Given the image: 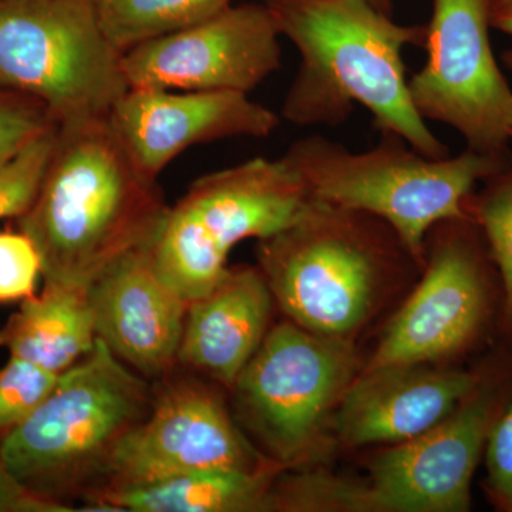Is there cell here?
Returning a JSON list of instances; mask_svg holds the SVG:
<instances>
[{
    "instance_id": "21",
    "label": "cell",
    "mask_w": 512,
    "mask_h": 512,
    "mask_svg": "<svg viewBox=\"0 0 512 512\" xmlns=\"http://www.w3.org/2000/svg\"><path fill=\"white\" fill-rule=\"evenodd\" d=\"M483 190L471 194L467 215L485 239L491 259L503 276L508 318L512 322V161L485 178Z\"/></svg>"
},
{
    "instance_id": "4",
    "label": "cell",
    "mask_w": 512,
    "mask_h": 512,
    "mask_svg": "<svg viewBox=\"0 0 512 512\" xmlns=\"http://www.w3.org/2000/svg\"><path fill=\"white\" fill-rule=\"evenodd\" d=\"M379 134V143L360 153L312 134L293 141L282 160L301 177L313 200L387 222L423 266L431 228L468 217L467 201L476 185L512 157L484 156L466 148L456 157L437 160L392 131Z\"/></svg>"
},
{
    "instance_id": "8",
    "label": "cell",
    "mask_w": 512,
    "mask_h": 512,
    "mask_svg": "<svg viewBox=\"0 0 512 512\" xmlns=\"http://www.w3.org/2000/svg\"><path fill=\"white\" fill-rule=\"evenodd\" d=\"M357 366L350 340L316 335L293 322L268 330L232 389L275 464L285 470L318 454Z\"/></svg>"
},
{
    "instance_id": "1",
    "label": "cell",
    "mask_w": 512,
    "mask_h": 512,
    "mask_svg": "<svg viewBox=\"0 0 512 512\" xmlns=\"http://www.w3.org/2000/svg\"><path fill=\"white\" fill-rule=\"evenodd\" d=\"M279 35L301 55L281 117L298 127H339L366 107L379 133L392 131L423 156L450 148L414 109L403 53L423 47L426 25H400L369 0H262Z\"/></svg>"
},
{
    "instance_id": "28",
    "label": "cell",
    "mask_w": 512,
    "mask_h": 512,
    "mask_svg": "<svg viewBox=\"0 0 512 512\" xmlns=\"http://www.w3.org/2000/svg\"><path fill=\"white\" fill-rule=\"evenodd\" d=\"M491 28L512 36V0H487Z\"/></svg>"
},
{
    "instance_id": "12",
    "label": "cell",
    "mask_w": 512,
    "mask_h": 512,
    "mask_svg": "<svg viewBox=\"0 0 512 512\" xmlns=\"http://www.w3.org/2000/svg\"><path fill=\"white\" fill-rule=\"evenodd\" d=\"M279 37L264 2L231 5L124 53V74L130 89L249 94L281 69Z\"/></svg>"
},
{
    "instance_id": "6",
    "label": "cell",
    "mask_w": 512,
    "mask_h": 512,
    "mask_svg": "<svg viewBox=\"0 0 512 512\" xmlns=\"http://www.w3.org/2000/svg\"><path fill=\"white\" fill-rule=\"evenodd\" d=\"M312 202L282 157H256L202 175L168 208L150 245L154 268L185 302L197 301L227 274L235 245L291 227Z\"/></svg>"
},
{
    "instance_id": "30",
    "label": "cell",
    "mask_w": 512,
    "mask_h": 512,
    "mask_svg": "<svg viewBox=\"0 0 512 512\" xmlns=\"http://www.w3.org/2000/svg\"><path fill=\"white\" fill-rule=\"evenodd\" d=\"M503 62L508 69L512 70V50H507L503 55Z\"/></svg>"
},
{
    "instance_id": "11",
    "label": "cell",
    "mask_w": 512,
    "mask_h": 512,
    "mask_svg": "<svg viewBox=\"0 0 512 512\" xmlns=\"http://www.w3.org/2000/svg\"><path fill=\"white\" fill-rule=\"evenodd\" d=\"M497 396L478 384L446 420L380 451L365 484L349 483V512H464L490 431Z\"/></svg>"
},
{
    "instance_id": "23",
    "label": "cell",
    "mask_w": 512,
    "mask_h": 512,
    "mask_svg": "<svg viewBox=\"0 0 512 512\" xmlns=\"http://www.w3.org/2000/svg\"><path fill=\"white\" fill-rule=\"evenodd\" d=\"M57 373L10 356L0 369V433L15 429L35 412L59 382Z\"/></svg>"
},
{
    "instance_id": "24",
    "label": "cell",
    "mask_w": 512,
    "mask_h": 512,
    "mask_svg": "<svg viewBox=\"0 0 512 512\" xmlns=\"http://www.w3.org/2000/svg\"><path fill=\"white\" fill-rule=\"evenodd\" d=\"M56 120L42 103L18 90L0 89V167L36 137L55 126Z\"/></svg>"
},
{
    "instance_id": "10",
    "label": "cell",
    "mask_w": 512,
    "mask_h": 512,
    "mask_svg": "<svg viewBox=\"0 0 512 512\" xmlns=\"http://www.w3.org/2000/svg\"><path fill=\"white\" fill-rule=\"evenodd\" d=\"M488 255L470 217L431 228L423 279L390 320L365 369L434 363L466 349L487 315Z\"/></svg>"
},
{
    "instance_id": "31",
    "label": "cell",
    "mask_w": 512,
    "mask_h": 512,
    "mask_svg": "<svg viewBox=\"0 0 512 512\" xmlns=\"http://www.w3.org/2000/svg\"><path fill=\"white\" fill-rule=\"evenodd\" d=\"M511 144H512V130H511V136H510Z\"/></svg>"
},
{
    "instance_id": "25",
    "label": "cell",
    "mask_w": 512,
    "mask_h": 512,
    "mask_svg": "<svg viewBox=\"0 0 512 512\" xmlns=\"http://www.w3.org/2000/svg\"><path fill=\"white\" fill-rule=\"evenodd\" d=\"M40 274L42 261L32 239L22 231L0 232V302L35 295Z\"/></svg>"
},
{
    "instance_id": "20",
    "label": "cell",
    "mask_w": 512,
    "mask_h": 512,
    "mask_svg": "<svg viewBox=\"0 0 512 512\" xmlns=\"http://www.w3.org/2000/svg\"><path fill=\"white\" fill-rule=\"evenodd\" d=\"M234 0H97L101 28L124 55L136 47L200 25Z\"/></svg>"
},
{
    "instance_id": "27",
    "label": "cell",
    "mask_w": 512,
    "mask_h": 512,
    "mask_svg": "<svg viewBox=\"0 0 512 512\" xmlns=\"http://www.w3.org/2000/svg\"><path fill=\"white\" fill-rule=\"evenodd\" d=\"M59 501L40 497L20 484L6 467L0 451V512H72Z\"/></svg>"
},
{
    "instance_id": "5",
    "label": "cell",
    "mask_w": 512,
    "mask_h": 512,
    "mask_svg": "<svg viewBox=\"0 0 512 512\" xmlns=\"http://www.w3.org/2000/svg\"><path fill=\"white\" fill-rule=\"evenodd\" d=\"M404 256L412 255L387 222L313 200L291 227L259 241L258 268L293 323L350 340Z\"/></svg>"
},
{
    "instance_id": "3",
    "label": "cell",
    "mask_w": 512,
    "mask_h": 512,
    "mask_svg": "<svg viewBox=\"0 0 512 512\" xmlns=\"http://www.w3.org/2000/svg\"><path fill=\"white\" fill-rule=\"evenodd\" d=\"M154 394L100 338L59 376L53 392L0 441L12 476L40 497H86L109 480L121 441L140 426Z\"/></svg>"
},
{
    "instance_id": "18",
    "label": "cell",
    "mask_w": 512,
    "mask_h": 512,
    "mask_svg": "<svg viewBox=\"0 0 512 512\" xmlns=\"http://www.w3.org/2000/svg\"><path fill=\"white\" fill-rule=\"evenodd\" d=\"M282 470L278 464L254 471L211 468L148 483L104 485L84 497V511H276L274 485Z\"/></svg>"
},
{
    "instance_id": "15",
    "label": "cell",
    "mask_w": 512,
    "mask_h": 512,
    "mask_svg": "<svg viewBox=\"0 0 512 512\" xmlns=\"http://www.w3.org/2000/svg\"><path fill=\"white\" fill-rule=\"evenodd\" d=\"M97 338L144 376L178 363L188 305L154 268L150 247L121 256L87 289Z\"/></svg>"
},
{
    "instance_id": "19",
    "label": "cell",
    "mask_w": 512,
    "mask_h": 512,
    "mask_svg": "<svg viewBox=\"0 0 512 512\" xmlns=\"http://www.w3.org/2000/svg\"><path fill=\"white\" fill-rule=\"evenodd\" d=\"M87 289L45 282L43 292L26 298L0 330V345L10 356L62 375L96 343Z\"/></svg>"
},
{
    "instance_id": "9",
    "label": "cell",
    "mask_w": 512,
    "mask_h": 512,
    "mask_svg": "<svg viewBox=\"0 0 512 512\" xmlns=\"http://www.w3.org/2000/svg\"><path fill=\"white\" fill-rule=\"evenodd\" d=\"M491 30L487 0H433L426 63L409 79V93L421 119L453 128L468 150L510 158L512 89Z\"/></svg>"
},
{
    "instance_id": "13",
    "label": "cell",
    "mask_w": 512,
    "mask_h": 512,
    "mask_svg": "<svg viewBox=\"0 0 512 512\" xmlns=\"http://www.w3.org/2000/svg\"><path fill=\"white\" fill-rule=\"evenodd\" d=\"M271 464L242 436L210 386L177 379L154 396L146 420L121 441L104 485L148 483L211 468L254 471Z\"/></svg>"
},
{
    "instance_id": "2",
    "label": "cell",
    "mask_w": 512,
    "mask_h": 512,
    "mask_svg": "<svg viewBox=\"0 0 512 512\" xmlns=\"http://www.w3.org/2000/svg\"><path fill=\"white\" fill-rule=\"evenodd\" d=\"M168 205L107 119L59 124L35 202L19 218L49 284L90 285L128 252L150 247Z\"/></svg>"
},
{
    "instance_id": "14",
    "label": "cell",
    "mask_w": 512,
    "mask_h": 512,
    "mask_svg": "<svg viewBox=\"0 0 512 512\" xmlns=\"http://www.w3.org/2000/svg\"><path fill=\"white\" fill-rule=\"evenodd\" d=\"M109 121L130 156L148 177L197 144L229 138H266L281 116L238 92L130 89Z\"/></svg>"
},
{
    "instance_id": "22",
    "label": "cell",
    "mask_w": 512,
    "mask_h": 512,
    "mask_svg": "<svg viewBox=\"0 0 512 512\" xmlns=\"http://www.w3.org/2000/svg\"><path fill=\"white\" fill-rule=\"evenodd\" d=\"M57 127H50L0 167V220L22 217L35 202L55 151Z\"/></svg>"
},
{
    "instance_id": "7",
    "label": "cell",
    "mask_w": 512,
    "mask_h": 512,
    "mask_svg": "<svg viewBox=\"0 0 512 512\" xmlns=\"http://www.w3.org/2000/svg\"><path fill=\"white\" fill-rule=\"evenodd\" d=\"M0 86L42 101L57 124L107 119L130 90L97 0H0Z\"/></svg>"
},
{
    "instance_id": "29",
    "label": "cell",
    "mask_w": 512,
    "mask_h": 512,
    "mask_svg": "<svg viewBox=\"0 0 512 512\" xmlns=\"http://www.w3.org/2000/svg\"><path fill=\"white\" fill-rule=\"evenodd\" d=\"M369 2L386 15L393 16L394 0H369Z\"/></svg>"
},
{
    "instance_id": "16",
    "label": "cell",
    "mask_w": 512,
    "mask_h": 512,
    "mask_svg": "<svg viewBox=\"0 0 512 512\" xmlns=\"http://www.w3.org/2000/svg\"><path fill=\"white\" fill-rule=\"evenodd\" d=\"M478 384L474 373L431 363L365 369L343 394L332 427L348 447L403 443L446 420Z\"/></svg>"
},
{
    "instance_id": "26",
    "label": "cell",
    "mask_w": 512,
    "mask_h": 512,
    "mask_svg": "<svg viewBox=\"0 0 512 512\" xmlns=\"http://www.w3.org/2000/svg\"><path fill=\"white\" fill-rule=\"evenodd\" d=\"M487 487L498 507L512 512V404L495 420L485 444Z\"/></svg>"
},
{
    "instance_id": "17",
    "label": "cell",
    "mask_w": 512,
    "mask_h": 512,
    "mask_svg": "<svg viewBox=\"0 0 512 512\" xmlns=\"http://www.w3.org/2000/svg\"><path fill=\"white\" fill-rule=\"evenodd\" d=\"M274 296L261 269L228 268L188 305L178 363L234 387L268 333Z\"/></svg>"
}]
</instances>
